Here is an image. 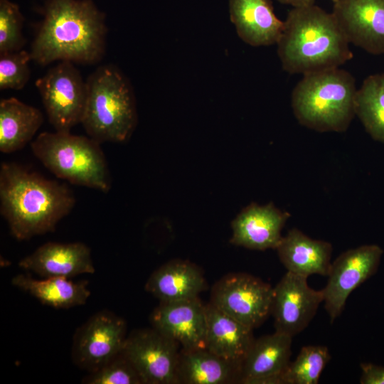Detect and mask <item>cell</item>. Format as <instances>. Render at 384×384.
Masks as SVG:
<instances>
[{"label": "cell", "instance_id": "4fadbf2b", "mask_svg": "<svg viewBox=\"0 0 384 384\" xmlns=\"http://www.w3.org/2000/svg\"><path fill=\"white\" fill-rule=\"evenodd\" d=\"M332 14L349 43L384 54V0H340Z\"/></svg>", "mask_w": 384, "mask_h": 384}, {"label": "cell", "instance_id": "7402d4cb", "mask_svg": "<svg viewBox=\"0 0 384 384\" xmlns=\"http://www.w3.org/2000/svg\"><path fill=\"white\" fill-rule=\"evenodd\" d=\"M242 366L228 361L206 348H181L178 384L240 383Z\"/></svg>", "mask_w": 384, "mask_h": 384}, {"label": "cell", "instance_id": "d4e9b609", "mask_svg": "<svg viewBox=\"0 0 384 384\" xmlns=\"http://www.w3.org/2000/svg\"><path fill=\"white\" fill-rule=\"evenodd\" d=\"M355 112L368 134L384 143V73L363 80L356 92Z\"/></svg>", "mask_w": 384, "mask_h": 384}, {"label": "cell", "instance_id": "9a60e30c", "mask_svg": "<svg viewBox=\"0 0 384 384\" xmlns=\"http://www.w3.org/2000/svg\"><path fill=\"white\" fill-rule=\"evenodd\" d=\"M290 215L272 203L265 206L252 203L233 220L230 242L251 250H276L282 238V229Z\"/></svg>", "mask_w": 384, "mask_h": 384}, {"label": "cell", "instance_id": "7a4b0ae2", "mask_svg": "<svg viewBox=\"0 0 384 384\" xmlns=\"http://www.w3.org/2000/svg\"><path fill=\"white\" fill-rule=\"evenodd\" d=\"M75 198L63 183L13 162L0 166V212L18 240L54 231Z\"/></svg>", "mask_w": 384, "mask_h": 384}, {"label": "cell", "instance_id": "5bb4252c", "mask_svg": "<svg viewBox=\"0 0 384 384\" xmlns=\"http://www.w3.org/2000/svg\"><path fill=\"white\" fill-rule=\"evenodd\" d=\"M152 328L176 341L182 349L205 348L206 313L198 297L160 302L151 314Z\"/></svg>", "mask_w": 384, "mask_h": 384}, {"label": "cell", "instance_id": "6da1fadb", "mask_svg": "<svg viewBox=\"0 0 384 384\" xmlns=\"http://www.w3.org/2000/svg\"><path fill=\"white\" fill-rule=\"evenodd\" d=\"M106 33L105 15L92 0H46L31 59L42 65L96 63L105 54Z\"/></svg>", "mask_w": 384, "mask_h": 384}, {"label": "cell", "instance_id": "d6986e66", "mask_svg": "<svg viewBox=\"0 0 384 384\" xmlns=\"http://www.w3.org/2000/svg\"><path fill=\"white\" fill-rule=\"evenodd\" d=\"M205 348L215 354L242 365L254 341L253 329L222 311L206 304Z\"/></svg>", "mask_w": 384, "mask_h": 384}, {"label": "cell", "instance_id": "2e32d148", "mask_svg": "<svg viewBox=\"0 0 384 384\" xmlns=\"http://www.w3.org/2000/svg\"><path fill=\"white\" fill-rule=\"evenodd\" d=\"M292 339L276 331L255 339L242 363L240 383L282 384L290 363Z\"/></svg>", "mask_w": 384, "mask_h": 384}, {"label": "cell", "instance_id": "277c9868", "mask_svg": "<svg viewBox=\"0 0 384 384\" xmlns=\"http://www.w3.org/2000/svg\"><path fill=\"white\" fill-rule=\"evenodd\" d=\"M354 78L340 68L303 75L292 93L300 124L320 132H343L356 116Z\"/></svg>", "mask_w": 384, "mask_h": 384}, {"label": "cell", "instance_id": "ac0fdd59", "mask_svg": "<svg viewBox=\"0 0 384 384\" xmlns=\"http://www.w3.org/2000/svg\"><path fill=\"white\" fill-rule=\"evenodd\" d=\"M229 14L239 38L253 47L277 44L284 29L271 0H229Z\"/></svg>", "mask_w": 384, "mask_h": 384}, {"label": "cell", "instance_id": "5b68a950", "mask_svg": "<svg viewBox=\"0 0 384 384\" xmlns=\"http://www.w3.org/2000/svg\"><path fill=\"white\" fill-rule=\"evenodd\" d=\"M87 97L81 123L88 137L99 143L123 142L137 122L132 87L121 70L109 64L87 78Z\"/></svg>", "mask_w": 384, "mask_h": 384}, {"label": "cell", "instance_id": "8992f818", "mask_svg": "<svg viewBox=\"0 0 384 384\" xmlns=\"http://www.w3.org/2000/svg\"><path fill=\"white\" fill-rule=\"evenodd\" d=\"M35 156L51 173L70 183L107 192L111 179L100 143L70 132H44L31 142Z\"/></svg>", "mask_w": 384, "mask_h": 384}, {"label": "cell", "instance_id": "4dcf8cb0", "mask_svg": "<svg viewBox=\"0 0 384 384\" xmlns=\"http://www.w3.org/2000/svg\"><path fill=\"white\" fill-rule=\"evenodd\" d=\"M283 4L290 5L292 8L308 6L315 4V0H277Z\"/></svg>", "mask_w": 384, "mask_h": 384}, {"label": "cell", "instance_id": "52a82bcc", "mask_svg": "<svg viewBox=\"0 0 384 384\" xmlns=\"http://www.w3.org/2000/svg\"><path fill=\"white\" fill-rule=\"evenodd\" d=\"M48 119L55 130L70 132L81 123L86 102V82L68 60L60 61L36 81Z\"/></svg>", "mask_w": 384, "mask_h": 384}, {"label": "cell", "instance_id": "44dd1931", "mask_svg": "<svg viewBox=\"0 0 384 384\" xmlns=\"http://www.w3.org/2000/svg\"><path fill=\"white\" fill-rule=\"evenodd\" d=\"M206 288L201 270L181 260L169 261L156 270L145 289L160 302H174L198 297Z\"/></svg>", "mask_w": 384, "mask_h": 384}, {"label": "cell", "instance_id": "1f68e13d", "mask_svg": "<svg viewBox=\"0 0 384 384\" xmlns=\"http://www.w3.org/2000/svg\"><path fill=\"white\" fill-rule=\"evenodd\" d=\"M331 1H333L334 4H336V2H338L340 0H331Z\"/></svg>", "mask_w": 384, "mask_h": 384}, {"label": "cell", "instance_id": "9c48e42d", "mask_svg": "<svg viewBox=\"0 0 384 384\" xmlns=\"http://www.w3.org/2000/svg\"><path fill=\"white\" fill-rule=\"evenodd\" d=\"M179 344L154 328L136 330L127 336L122 353L142 383L178 384Z\"/></svg>", "mask_w": 384, "mask_h": 384}, {"label": "cell", "instance_id": "30bf717a", "mask_svg": "<svg viewBox=\"0 0 384 384\" xmlns=\"http://www.w3.org/2000/svg\"><path fill=\"white\" fill-rule=\"evenodd\" d=\"M383 252L377 245H365L343 252L331 262L322 289L331 322L342 313L351 293L376 272Z\"/></svg>", "mask_w": 384, "mask_h": 384}, {"label": "cell", "instance_id": "ffe728a7", "mask_svg": "<svg viewBox=\"0 0 384 384\" xmlns=\"http://www.w3.org/2000/svg\"><path fill=\"white\" fill-rule=\"evenodd\" d=\"M276 250L287 272L307 277L328 274L332 252L329 242L312 239L297 228H292L282 237Z\"/></svg>", "mask_w": 384, "mask_h": 384}, {"label": "cell", "instance_id": "e0dca14e", "mask_svg": "<svg viewBox=\"0 0 384 384\" xmlns=\"http://www.w3.org/2000/svg\"><path fill=\"white\" fill-rule=\"evenodd\" d=\"M18 265L45 278L95 272L90 248L79 242H46L21 260Z\"/></svg>", "mask_w": 384, "mask_h": 384}, {"label": "cell", "instance_id": "3957f363", "mask_svg": "<svg viewBox=\"0 0 384 384\" xmlns=\"http://www.w3.org/2000/svg\"><path fill=\"white\" fill-rule=\"evenodd\" d=\"M277 43L283 70L305 75L339 68L353 58L335 16L314 4L292 8Z\"/></svg>", "mask_w": 384, "mask_h": 384}, {"label": "cell", "instance_id": "603a6c76", "mask_svg": "<svg viewBox=\"0 0 384 384\" xmlns=\"http://www.w3.org/2000/svg\"><path fill=\"white\" fill-rule=\"evenodd\" d=\"M44 118L40 110L16 97L0 101V151L9 154L31 141Z\"/></svg>", "mask_w": 384, "mask_h": 384}, {"label": "cell", "instance_id": "83f0119b", "mask_svg": "<svg viewBox=\"0 0 384 384\" xmlns=\"http://www.w3.org/2000/svg\"><path fill=\"white\" fill-rule=\"evenodd\" d=\"M87 384H141L133 365L121 352L83 380Z\"/></svg>", "mask_w": 384, "mask_h": 384}, {"label": "cell", "instance_id": "f546056e", "mask_svg": "<svg viewBox=\"0 0 384 384\" xmlns=\"http://www.w3.org/2000/svg\"><path fill=\"white\" fill-rule=\"evenodd\" d=\"M361 384H384V367L373 363H363L361 364Z\"/></svg>", "mask_w": 384, "mask_h": 384}, {"label": "cell", "instance_id": "484cf974", "mask_svg": "<svg viewBox=\"0 0 384 384\" xmlns=\"http://www.w3.org/2000/svg\"><path fill=\"white\" fill-rule=\"evenodd\" d=\"M330 359L326 346H303L296 359L290 361L284 371L282 384H317Z\"/></svg>", "mask_w": 384, "mask_h": 384}, {"label": "cell", "instance_id": "4316f807", "mask_svg": "<svg viewBox=\"0 0 384 384\" xmlns=\"http://www.w3.org/2000/svg\"><path fill=\"white\" fill-rule=\"evenodd\" d=\"M24 18L19 6L10 0H0V53L21 50L26 39L22 33Z\"/></svg>", "mask_w": 384, "mask_h": 384}, {"label": "cell", "instance_id": "8fae6325", "mask_svg": "<svg viewBox=\"0 0 384 384\" xmlns=\"http://www.w3.org/2000/svg\"><path fill=\"white\" fill-rule=\"evenodd\" d=\"M124 321L109 311H100L78 329L73 358L80 368L95 371L122 351L126 340Z\"/></svg>", "mask_w": 384, "mask_h": 384}, {"label": "cell", "instance_id": "cb8c5ba5", "mask_svg": "<svg viewBox=\"0 0 384 384\" xmlns=\"http://www.w3.org/2000/svg\"><path fill=\"white\" fill-rule=\"evenodd\" d=\"M12 284L42 304L57 309L82 305L90 295L86 282H74L66 277L36 279L24 274H18L12 279Z\"/></svg>", "mask_w": 384, "mask_h": 384}, {"label": "cell", "instance_id": "f1b7e54d", "mask_svg": "<svg viewBox=\"0 0 384 384\" xmlns=\"http://www.w3.org/2000/svg\"><path fill=\"white\" fill-rule=\"evenodd\" d=\"M31 60L30 53L24 50L0 53V89H22L30 78Z\"/></svg>", "mask_w": 384, "mask_h": 384}, {"label": "cell", "instance_id": "ba28073f", "mask_svg": "<svg viewBox=\"0 0 384 384\" xmlns=\"http://www.w3.org/2000/svg\"><path fill=\"white\" fill-rule=\"evenodd\" d=\"M273 287L247 273H229L211 291L210 302L254 329L270 315Z\"/></svg>", "mask_w": 384, "mask_h": 384}, {"label": "cell", "instance_id": "7c38bea8", "mask_svg": "<svg viewBox=\"0 0 384 384\" xmlns=\"http://www.w3.org/2000/svg\"><path fill=\"white\" fill-rule=\"evenodd\" d=\"M307 277L289 272L273 287L271 314L275 331L293 337L313 319L324 302L321 290L311 288Z\"/></svg>", "mask_w": 384, "mask_h": 384}]
</instances>
